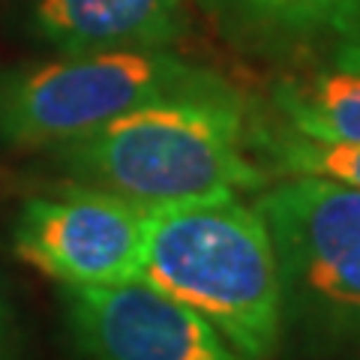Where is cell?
<instances>
[{"instance_id": "obj_1", "label": "cell", "mask_w": 360, "mask_h": 360, "mask_svg": "<svg viewBox=\"0 0 360 360\" xmlns=\"http://www.w3.org/2000/svg\"><path fill=\"white\" fill-rule=\"evenodd\" d=\"M250 117L246 99L213 72L195 87L54 144V165L70 184L141 210L255 193L270 177L250 153Z\"/></svg>"}, {"instance_id": "obj_6", "label": "cell", "mask_w": 360, "mask_h": 360, "mask_svg": "<svg viewBox=\"0 0 360 360\" xmlns=\"http://www.w3.org/2000/svg\"><path fill=\"white\" fill-rule=\"evenodd\" d=\"M63 303L84 360H243L207 319L141 279L66 285Z\"/></svg>"}, {"instance_id": "obj_11", "label": "cell", "mask_w": 360, "mask_h": 360, "mask_svg": "<svg viewBox=\"0 0 360 360\" xmlns=\"http://www.w3.org/2000/svg\"><path fill=\"white\" fill-rule=\"evenodd\" d=\"M328 33L336 39V58L360 63V0H345L330 18Z\"/></svg>"}, {"instance_id": "obj_2", "label": "cell", "mask_w": 360, "mask_h": 360, "mask_svg": "<svg viewBox=\"0 0 360 360\" xmlns=\"http://www.w3.org/2000/svg\"><path fill=\"white\" fill-rule=\"evenodd\" d=\"M135 279L195 309L243 360H270L283 342L274 240L240 195L148 210Z\"/></svg>"}, {"instance_id": "obj_3", "label": "cell", "mask_w": 360, "mask_h": 360, "mask_svg": "<svg viewBox=\"0 0 360 360\" xmlns=\"http://www.w3.org/2000/svg\"><path fill=\"white\" fill-rule=\"evenodd\" d=\"M283 285V328L319 352H360V189L279 177L255 201Z\"/></svg>"}, {"instance_id": "obj_4", "label": "cell", "mask_w": 360, "mask_h": 360, "mask_svg": "<svg viewBox=\"0 0 360 360\" xmlns=\"http://www.w3.org/2000/svg\"><path fill=\"white\" fill-rule=\"evenodd\" d=\"M213 72L165 49L63 54L0 75V141L54 148Z\"/></svg>"}, {"instance_id": "obj_10", "label": "cell", "mask_w": 360, "mask_h": 360, "mask_svg": "<svg viewBox=\"0 0 360 360\" xmlns=\"http://www.w3.org/2000/svg\"><path fill=\"white\" fill-rule=\"evenodd\" d=\"M246 30L267 39H297L328 30L345 0H222Z\"/></svg>"}, {"instance_id": "obj_9", "label": "cell", "mask_w": 360, "mask_h": 360, "mask_svg": "<svg viewBox=\"0 0 360 360\" xmlns=\"http://www.w3.org/2000/svg\"><path fill=\"white\" fill-rule=\"evenodd\" d=\"M246 141L267 177H319L360 189V144L309 139L267 115L250 117Z\"/></svg>"}, {"instance_id": "obj_7", "label": "cell", "mask_w": 360, "mask_h": 360, "mask_svg": "<svg viewBox=\"0 0 360 360\" xmlns=\"http://www.w3.org/2000/svg\"><path fill=\"white\" fill-rule=\"evenodd\" d=\"M186 21L189 0H33L37 33L63 54L156 51Z\"/></svg>"}, {"instance_id": "obj_8", "label": "cell", "mask_w": 360, "mask_h": 360, "mask_svg": "<svg viewBox=\"0 0 360 360\" xmlns=\"http://www.w3.org/2000/svg\"><path fill=\"white\" fill-rule=\"evenodd\" d=\"M267 117L319 141L360 144V63L333 54L330 66L279 78Z\"/></svg>"}, {"instance_id": "obj_12", "label": "cell", "mask_w": 360, "mask_h": 360, "mask_svg": "<svg viewBox=\"0 0 360 360\" xmlns=\"http://www.w3.org/2000/svg\"><path fill=\"white\" fill-rule=\"evenodd\" d=\"M0 360H13V333H9V312L0 297Z\"/></svg>"}, {"instance_id": "obj_5", "label": "cell", "mask_w": 360, "mask_h": 360, "mask_svg": "<svg viewBox=\"0 0 360 360\" xmlns=\"http://www.w3.org/2000/svg\"><path fill=\"white\" fill-rule=\"evenodd\" d=\"M148 210L70 184L33 195L15 217L21 262L66 285H115L139 276Z\"/></svg>"}]
</instances>
